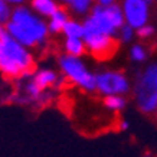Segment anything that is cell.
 <instances>
[{"label": "cell", "instance_id": "cell-11", "mask_svg": "<svg viewBox=\"0 0 157 157\" xmlns=\"http://www.w3.org/2000/svg\"><path fill=\"white\" fill-rule=\"evenodd\" d=\"M63 52L74 55V56H84L88 52L84 38H65V40H63Z\"/></svg>", "mask_w": 157, "mask_h": 157}, {"label": "cell", "instance_id": "cell-8", "mask_svg": "<svg viewBox=\"0 0 157 157\" xmlns=\"http://www.w3.org/2000/svg\"><path fill=\"white\" fill-rule=\"evenodd\" d=\"M123 12L125 23L133 26L136 30L148 22V2L147 0H123Z\"/></svg>", "mask_w": 157, "mask_h": 157}, {"label": "cell", "instance_id": "cell-19", "mask_svg": "<svg viewBox=\"0 0 157 157\" xmlns=\"http://www.w3.org/2000/svg\"><path fill=\"white\" fill-rule=\"evenodd\" d=\"M153 35H154V28L150 25H144V26L137 29V36L141 39H148L151 38Z\"/></svg>", "mask_w": 157, "mask_h": 157}, {"label": "cell", "instance_id": "cell-10", "mask_svg": "<svg viewBox=\"0 0 157 157\" xmlns=\"http://www.w3.org/2000/svg\"><path fill=\"white\" fill-rule=\"evenodd\" d=\"M71 19L69 12H68L63 6H59L55 12L48 17V28L51 35H59L63 32L65 25L68 23V20Z\"/></svg>", "mask_w": 157, "mask_h": 157}, {"label": "cell", "instance_id": "cell-20", "mask_svg": "<svg viewBox=\"0 0 157 157\" xmlns=\"http://www.w3.org/2000/svg\"><path fill=\"white\" fill-rule=\"evenodd\" d=\"M5 2H7L12 6H20V5H25L28 0H5Z\"/></svg>", "mask_w": 157, "mask_h": 157}, {"label": "cell", "instance_id": "cell-17", "mask_svg": "<svg viewBox=\"0 0 157 157\" xmlns=\"http://www.w3.org/2000/svg\"><path fill=\"white\" fill-rule=\"evenodd\" d=\"M130 56L134 62H143L147 58V51L144 49L143 45H134L130 51Z\"/></svg>", "mask_w": 157, "mask_h": 157}, {"label": "cell", "instance_id": "cell-9", "mask_svg": "<svg viewBox=\"0 0 157 157\" xmlns=\"http://www.w3.org/2000/svg\"><path fill=\"white\" fill-rule=\"evenodd\" d=\"M32 79L35 81V84L40 88V90L46 91V90H55V88H61L65 82L67 78L62 75H59L56 71H53L51 68H40L38 71L33 72Z\"/></svg>", "mask_w": 157, "mask_h": 157}, {"label": "cell", "instance_id": "cell-1", "mask_svg": "<svg viewBox=\"0 0 157 157\" xmlns=\"http://www.w3.org/2000/svg\"><path fill=\"white\" fill-rule=\"evenodd\" d=\"M6 32L29 49L45 48L51 35L45 17L25 5L13 7L12 17L6 23Z\"/></svg>", "mask_w": 157, "mask_h": 157}, {"label": "cell", "instance_id": "cell-21", "mask_svg": "<svg viewBox=\"0 0 157 157\" xmlns=\"http://www.w3.org/2000/svg\"><path fill=\"white\" fill-rule=\"evenodd\" d=\"M97 5H101V6H109L115 3V0H95Z\"/></svg>", "mask_w": 157, "mask_h": 157}, {"label": "cell", "instance_id": "cell-7", "mask_svg": "<svg viewBox=\"0 0 157 157\" xmlns=\"http://www.w3.org/2000/svg\"><path fill=\"white\" fill-rule=\"evenodd\" d=\"M131 85L127 75L120 71L105 69L97 74V92L101 95H114L121 94L125 95L130 91Z\"/></svg>", "mask_w": 157, "mask_h": 157}, {"label": "cell", "instance_id": "cell-15", "mask_svg": "<svg viewBox=\"0 0 157 157\" xmlns=\"http://www.w3.org/2000/svg\"><path fill=\"white\" fill-rule=\"evenodd\" d=\"M94 5H95V0H74L68 9L76 16H84L90 13Z\"/></svg>", "mask_w": 157, "mask_h": 157}, {"label": "cell", "instance_id": "cell-22", "mask_svg": "<svg viewBox=\"0 0 157 157\" xmlns=\"http://www.w3.org/2000/svg\"><path fill=\"white\" fill-rule=\"evenodd\" d=\"M120 130H123V131H125V130H128V121H125V120H123V121L120 123Z\"/></svg>", "mask_w": 157, "mask_h": 157}, {"label": "cell", "instance_id": "cell-25", "mask_svg": "<svg viewBox=\"0 0 157 157\" xmlns=\"http://www.w3.org/2000/svg\"><path fill=\"white\" fill-rule=\"evenodd\" d=\"M147 2H148V3H151V2H154V0H147Z\"/></svg>", "mask_w": 157, "mask_h": 157}, {"label": "cell", "instance_id": "cell-23", "mask_svg": "<svg viewBox=\"0 0 157 157\" xmlns=\"http://www.w3.org/2000/svg\"><path fill=\"white\" fill-rule=\"evenodd\" d=\"M59 2V5H62V6H67V7H69V5H71L74 0H58Z\"/></svg>", "mask_w": 157, "mask_h": 157}, {"label": "cell", "instance_id": "cell-5", "mask_svg": "<svg viewBox=\"0 0 157 157\" xmlns=\"http://www.w3.org/2000/svg\"><path fill=\"white\" fill-rule=\"evenodd\" d=\"M84 22L98 29L100 32L117 36L118 30L125 25L123 6H120L118 3H113L109 6H101L95 3Z\"/></svg>", "mask_w": 157, "mask_h": 157}, {"label": "cell", "instance_id": "cell-18", "mask_svg": "<svg viewBox=\"0 0 157 157\" xmlns=\"http://www.w3.org/2000/svg\"><path fill=\"white\" fill-rule=\"evenodd\" d=\"M12 13H13L12 5H9L5 0H0V22L6 25L12 17Z\"/></svg>", "mask_w": 157, "mask_h": 157}, {"label": "cell", "instance_id": "cell-3", "mask_svg": "<svg viewBox=\"0 0 157 157\" xmlns=\"http://www.w3.org/2000/svg\"><path fill=\"white\" fill-rule=\"evenodd\" d=\"M58 68L68 81L85 92L97 91V74L91 71L82 56L62 53L58 58Z\"/></svg>", "mask_w": 157, "mask_h": 157}, {"label": "cell", "instance_id": "cell-4", "mask_svg": "<svg viewBox=\"0 0 157 157\" xmlns=\"http://www.w3.org/2000/svg\"><path fill=\"white\" fill-rule=\"evenodd\" d=\"M137 108L146 115L157 113V63H151L138 75L134 85Z\"/></svg>", "mask_w": 157, "mask_h": 157}, {"label": "cell", "instance_id": "cell-14", "mask_svg": "<svg viewBox=\"0 0 157 157\" xmlns=\"http://www.w3.org/2000/svg\"><path fill=\"white\" fill-rule=\"evenodd\" d=\"M63 36L65 38H82L84 36V22L75 19H69L63 28Z\"/></svg>", "mask_w": 157, "mask_h": 157}, {"label": "cell", "instance_id": "cell-12", "mask_svg": "<svg viewBox=\"0 0 157 157\" xmlns=\"http://www.w3.org/2000/svg\"><path fill=\"white\" fill-rule=\"evenodd\" d=\"M30 7L42 17H49L59 7L58 0H30Z\"/></svg>", "mask_w": 157, "mask_h": 157}, {"label": "cell", "instance_id": "cell-16", "mask_svg": "<svg viewBox=\"0 0 157 157\" xmlns=\"http://www.w3.org/2000/svg\"><path fill=\"white\" fill-rule=\"evenodd\" d=\"M134 30L136 29L133 28V26H130L128 23H125L123 26V28L118 30V39H120V42H124V43H128L131 42V39L134 38Z\"/></svg>", "mask_w": 157, "mask_h": 157}, {"label": "cell", "instance_id": "cell-13", "mask_svg": "<svg viewBox=\"0 0 157 157\" xmlns=\"http://www.w3.org/2000/svg\"><path fill=\"white\" fill-rule=\"evenodd\" d=\"M102 104H104V107L107 109H109V111L118 113V111H123V109L127 107V100H125V97L121 95V94L105 95Z\"/></svg>", "mask_w": 157, "mask_h": 157}, {"label": "cell", "instance_id": "cell-2", "mask_svg": "<svg viewBox=\"0 0 157 157\" xmlns=\"http://www.w3.org/2000/svg\"><path fill=\"white\" fill-rule=\"evenodd\" d=\"M35 56L32 49L25 46L6 32L0 38V74L7 79H28L33 75Z\"/></svg>", "mask_w": 157, "mask_h": 157}, {"label": "cell", "instance_id": "cell-24", "mask_svg": "<svg viewBox=\"0 0 157 157\" xmlns=\"http://www.w3.org/2000/svg\"><path fill=\"white\" fill-rule=\"evenodd\" d=\"M5 33H6V25L0 22V38H2Z\"/></svg>", "mask_w": 157, "mask_h": 157}, {"label": "cell", "instance_id": "cell-6", "mask_svg": "<svg viewBox=\"0 0 157 157\" xmlns=\"http://www.w3.org/2000/svg\"><path fill=\"white\" fill-rule=\"evenodd\" d=\"M84 40L86 45V51L90 55L105 61L114 56V53L118 49V39L113 35H107L104 32H100L98 29L92 28L91 25L84 22Z\"/></svg>", "mask_w": 157, "mask_h": 157}]
</instances>
